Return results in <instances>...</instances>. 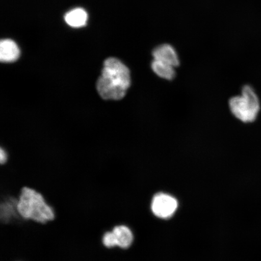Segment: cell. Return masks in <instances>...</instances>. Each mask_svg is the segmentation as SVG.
Here are the masks:
<instances>
[{
  "label": "cell",
  "instance_id": "6",
  "mask_svg": "<svg viewBox=\"0 0 261 261\" xmlns=\"http://www.w3.org/2000/svg\"><path fill=\"white\" fill-rule=\"evenodd\" d=\"M20 51L14 41L5 39L0 43V60L4 63H12L18 60Z\"/></svg>",
  "mask_w": 261,
  "mask_h": 261
},
{
  "label": "cell",
  "instance_id": "1",
  "mask_svg": "<svg viewBox=\"0 0 261 261\" xmlns=\"http://www.w3.org/2000/svg\"><path fill=\"white\" fill-rule=\"evenodd\" d=\"M130 84L128 68L117 58H110L104 62L97 90L103 99L120 100L125 96Z\"/></svg>",
  "mask_w": 261,
  "mask_h": 261
},
{
  "label": "cell",
  "instance_id": "9",
  "mask_svg": "<svg viewBox=\"0 0 261 261\" xmlns=\"http://www.w3.org/2000/svg\"><path fill=\"white\" fill-rule=\"evenodd\" d=\"M151 68L153 71L163 79L172 80L175 76V67L161 61L153 60Z\"/></svg>",
  "mask_w": 261,
  "mask_h": 261
},
{
  "label": "cell",
  "instance_id": "5",
  "mask_svg": "<svg viewBox=\"0 0 261 261\" xmlns=\"http://www.w3.org/2000/svg\"><path fill=\"white\" fill-rule=\"evenodd\" d=\"M154 60L177 67L179 64L178 55L174 47L169 44L158 45L152 52Z\"/></svg>",
  "mask_w": 261,
  "mask_h": 261
},
{
  "label": "cell",
  "instance_id": "3",
  "mask_svg": "<svg viewBox=\"0 0 261 261\" xmlns=\"http://www.w3.org/2000/svg\"><path fill=\"white\" fill-rule=\"evenodd\" d=\"M231 112L244 123L253 122L260 112V104L255 91L250 86H245L241 95L231 97L229 100Z\"/></svg>",
  "mask_w": 261,
  "mask_h": 261
},
{
  "label": "cell",
  "instance_id": "11",
  "mask_svg": "<svg viewBox=\"0 0 261 261\" xmlns=\"http://www.w3.org/2000/svg\"><path fill=\"white\" fill-rule=\"evenodd\" d=\"M7 161V154L2 148L0 149V162L3 165Z\"/></svg>",
  "mask_w": 261,
  "mask_h": 261
},
{
  "label": "cell",
  "instance_id": "4",
  "mask_svg": "<svg viewBox=\"0 0 261 261\" xmlns=\"http://www.w3.org/2000/svg\"><path fill=\"white\" fill-rule=\"evenodd\" d=\"M178 207L177 201L172 196L166 194H158L153 198L151 208L155 216L168 218L174 214Z\"/></svg>",
  "mask_w": 261,
  "mask_h": 261
},
{
  "label": "cell",
  "instance_id": "8",
  "mask_svg": "<svg viewBox=\"0 0 261 261\" xmlns=\"http://www.w3.org/2000/svg\"><path fill=\"white\" fill-rule=\"evenodd\" d=\"M66 23L74 28L84 27L88 20V14L83 8H75L68 12L64 16Z\"/></svg>",
  "mask_w": 261,
  "mask_h": 261
},
{
  "label": "cell",
  "instance_id": "2",
  "mask_svg": "<svg viewBox=\"0 0 261 261\" xmlns=\"http://www.w3.org/2000/svg\"><path fill=\"white\" fill-rule=\"evenodd\" d=\"M16 210L23 219L41 224H47L55 218L53 208L45 202L43 196L30 187L21 189Z\"/></svg>",
  "mask_w": 261,
  "mask_h": 261
},
{
  "label": "cell",
  "instance_id": "10",
  "mask_svg": "<svg viewBox=\"0 0 261 261\" xmlns=\"http://www.w3.org/2000/svg\"><path fill=\"white\" fill-rule=\"evenodd\" d=\"M102 244L103 246L108 249H112V248L117 247L115 237L112 231H106L102 237Z\"/></svg>",
  "mask_w": 261,
  "mask_h": 261
},
{
  "label": "cell",
  "instance_id": "7",
  "mask_svg": "<svg viewBox=\"0 0 261 261\" xmlns=\"http://www.w3.org/2000/svg\"><path fill=\"white\" fill-rule=\"evenodd\" d=\"M117 247L123 249H128L133 242V234L130 228L124 225H119L113 228Z\"/></svg>",
  "mask_w": 261,
  "mask_h": 261
}]
</instances>
